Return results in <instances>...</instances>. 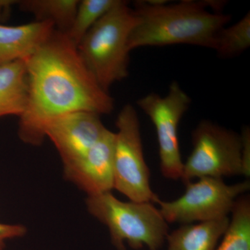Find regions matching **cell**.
<instances>
[{
  "instance_id": "d6986e66",
  "label": "cell",
  "mask_w": 250,
  "mask_h": 250,
  "mask_svg": "<svg viewBox=\"0 0 250 250\" xmlns=\"http://www.w3.org/2000/svg\"><path fill=\"white\" fill-rule=\"evenodd\" d=\"M18 0H0V24H3L11 16L15 5H18Z\"/></svg>"
},
{
  "instance_id": "e0dca14e",
  "label": "cell",
  "mask_w": 250,
  "mask_h": 250,
  "mask_svg": "<svg viewBox=\"0 0 250 250\" xmlns=\"http://www.w3.org/2000/svg\"><path fill=\"white\" fill-rule=\"evenodd\" d=\"M250 46V14L238 22L219 31L215 50L220 57L230 58L243 53Z\"/></svg>"
},
{
  "instance_id": "4fadbf2b",
  "label": "cell",
  "mask_w": 250,
  "mask_h": 250,
  "mask_svg": "<svg viewBox=\"0 0 250 250\" xmlns=\"http://www.w3.org/2000/svg\"><path fill=\"white\" fill-rule=\"evenodd\" d=\"M28 85L25 62L0 65V118H19L27 105Z\"/></svg>"
},
{
  "instance_id": "9a60e30c",
  "label": "cell",
  "mask_w": 250,
  "mask_h": 250,
  "mask_svg": "<svg viewBox=\"0 0 250 250\" xmlns=\"http://www.w3.org/2000/svg\"><path fill=\"white\" fill-rule=\"evenodd\" d=\"M229 228L215 250H250V200L239 197L231 211Z\"/></svg>"
},
{
  "instance_id": "277c9868",
  "label": "cell",
  "mask_w": 250,
  "mask_h": 250,
  "mask_svg": "<svg viewBox=\"0 0 250 250\" xmlns=\"http://www.w3.org/2000/svg\"><path fill=\"white\" fill-rule=\"evenodd\" d=\"M87 210L109 231L112 244L125 250L147 247L161 249L168 234V223L153 202H123L111 192L87 196Z\"/></svg>"
},
{
  "instance_id": "6da1fadb",
  "label": "cell",
  "mask_w": 250,
  "mask_h": 250,
  "mask_svg": "<svg viewBox=\"0 0 250 250\" xmlns=\"http://www.w3.org/2000/svg\"><path fill=\"white\" fill-rule=\"evenodd\" d=\"M28 96L19 117L18 134L26 144L40 146L51 122L67 113L88 111L110 114L115 102L85 65L77 46L54 30L29 58Z\"/></svg>"
},
{
  "instance_id": "8fae6325",
  "label": "cell",
  "mask_w": 250,
  "mask_h": 250,
  "mask_svg": "<svg viewBox=\"0 0 250 250\" xmlns=\"http://www.w3.org/2000/svg\"><path fill=\"white\" fill-rule=\"evenodd\" d=\"M54 30L53 23L47 21L13 26L0 24V65L29 58Z\"/></svg>"
},
{
  "instance_id": "5b68a950",
  "label": "cell",
  "mask_w": 250,
  "mask_h": 250,
  "mask_svg": "<svg viewBox=\"0 0 250 250\" xmlns=\"http://www.w3.org/2000/svg\"><path fill=\"white\" fill-rule=\"evenodd\" d=\"M192 151L184 164V184L195 178L243 175L250 177L243 161L241 136L209 121H202L192 132Z\"/></svg>"
},
{
  "instance_id": "ba28073f",
  "label": "cell",
  "mask_w": 250,
  "mask_h": 250,
  "mask_svg": "<svg viewBox=\"0 0 250 250\" xmlns=\"http://www.w3.org/2000/svg\"><path fill=\"white\" fill-rule=\"evenodd\" d=\"M190 104L191 99L176 81L171 83L166 96L151 93L137 102L155 126L161 170L167 179H182L184 163L179 149L178 127Z\"/></svg>"
},
{
  "instance_id": "3957f363",
  "label": "cell",
  "mask_w": 250,
  "mask_h": 250,
  "mask_svg": "<svg viewBox=\"0 0 250 250\" xmlns=\"http://www.w3.org/2000/svg\"><path fill=\"white\" fill-rule=\"evenodd\" d=\"M136 21L134 9L121 0L88 31L77 46L85 65L106 91L129 75L128 40Z\"/></svg>"
},
{
  "instance_id": "30bf717a",
  "label": "cell",
  "mask_w": 250,
  "mask_h": 250,
  "mask_svg": "<svg viewBox=\"0 0 250 250\" xmlns=\"http://www.w3.org/2000/svg\"><path fill=\"white\" fill-rule=\"evenodd\" d=\"M115 132L106 129L101 139L76 162L63 167L68 182L87 196L111 192L113 189Z\"/></svg>"
},
{
  "instance_id": "7c38bea8",
  "label": "cell",
  "mask_w": 250,
  "mask_h": 250,
  "mask_svg": "<svg viewBox=\"0 0 250 250\" xmlns=\"http://www.w3.org/2000/svg\"><path fill=\"white\" fill-rule=\"evenodd\" d=\"M229 222V218L225 216L197 225H182L167 234L166 250H215Z\"/></svg>"
},
{
  "instance_id": "2e32d148",
  "label": "cell",
  "mask_w": 250,
  "mask_h": 250,
  "mask_svg": "<svg viewBox=\"0 0 250 250\" xmlns=\"http://www.w3.org/2000/svg\"><path fill=\"white\" fill-rule=\"evenodd\" d=\"M120 1L121 0L80 1L71 27L64 34L75 45L78 46L88 31Z\"/></svg>"
},
{
  "instance_id": "7a4b0ae2",
  "label": "cell",
  "mask_w": 250,
  "mask_h": 250,
  "mask_svg": "<svg viewBox=\"0 0 250 250\" xmlns=\"http://www.w3.org/2000/svg\"><path fill=\"white\" fill-rule=\"evenodd\" d=\"M220 1L184 0L168 4L166 1H136V21L128 40V48L147 46L187 44L215 49L219 31L231 16L207 11L211 6L220 11Z\"/></svg>"
},
{
  "instance_id": "5bb4252c",
  "label": "cell",
  "mask_w": 250,
  "mask_h": 250,
  "mask_svg": "<svg viewBox=\"0 0 250 250\" xmlns=\"http://www.w3.org/2000/svg\"><path fill=\"white\" fill-rule=\"evenodd\" d=\"M80 0H21L20 9L38 22L53 23L56 30L66 33L71 27Z\"/></svg>"
},
{
  "instance_id": "ac0fdd59",
  "label": "cell",
  "mask_w": 250,
  "mask_h": 250,
  "mask_svg": "<svg viewBox=\"0 0 250 250\" xmlns=\"http://www.w3.org/2000/svg\"><path fill=\"white\" fill-rule=\"evenodd\" d=\"M27 231V228L22 225L0 223V250H4L8 240L24 236Z\"/></svg>"
},
{
  "instance_id": "9c48e42d",
  "label": "cell",
  "mask_w": 250,
  "mask_h": 250,
  "mask_svg": "<svg viewBox=\"0 0 250 250\" xmlns=\"http://www.w3.org/2000/svg\"><path fill=\"white\" fill-rule=\"evenodd\" d=\"M100 115L88 111L67 113L47 126L48 138L58 151L62 166L76 162L93 147L105 132Z\"/></svg>"
},
{
  "instance_id": "52a82bcc",
  "label": "cell",
  "mask_w": 250,
  "mask_h": 250,
  "mask_svg": "<svg viewBox=\"0 0 250 250\" xmlns=\"http://www.w3.org/2000/svg\"><path fill=\"white\" fill-rule=\"evenodd\" d=\"M183 195L174 201L166 202L156 196L159 211L167 223L191 224L228 216L237 199L250 190L246 181L228 185L221 178L202 177L196 182L186 184Z\"/></svg>"
},
{
  "instance_id": "8992f818",
  "label": "cell",
  "mask_w": 250,
  "mask_h": 250,
  "mask_svg": "<svg viewBox=\"0 0 250 250\" xmlns=\"http://www.w3.org/2000/svg\"><path fill=\"white\" fill-rule=\"evenodd\" d=\"M113 147V189L130 201L154 202L150 174L145 161L137 112L130 104L117 117Z\"/></svg>"
}]
</instances>
